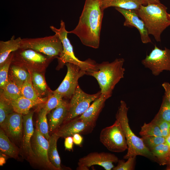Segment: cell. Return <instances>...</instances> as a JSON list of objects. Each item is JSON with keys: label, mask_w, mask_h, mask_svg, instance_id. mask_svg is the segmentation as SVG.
Returning <instances> with one entry per match:
<instances>
[{"label": "cell", "mask_w": 170, "mask_h": 170, "mask_svg": "<svg viewBox=\"0 0 170 170\" xmlns=\"http://www.w3.org/2000/svg\"><path fill=\"white\" fill-rule=\"evenodd\" d=\"M10 67L8 79L14 82L21 89L23 84L30 75V73L24 67L17 65L13 64Z\"/></svg>", "instance_id": "cb8c5ba5"}, {"label": "cell", "mask_w": 170, "mask_h": 170, "mask_svg": "<svg viewBox=\"0 0 170 170\" xmlns=\"http://www.w3.org/2000/svg\"><path fill=\"white\" fill-rule=\"evenodd\" d=\"M124 62L123 58H119L111 62H104L97 64V70L88 74L96 79L101 94L110 97L111 96L116 85L124 77Z\"/></svg>", "instance_id": "277c9868"}, {"label": "cell", "mask_w": 170, "mask_h": 170, "mask_svg": "<svg viewBox=\"0 0 170 170\" xmlns=\"http://www.w3.org/2000/svg\"><path fill=\"white\" fill-rule=\"evenodd\" d=\"M0 149L5 154L13 158L16 157L19 153L17 148L11 142L2 128L0 130Z\"/></svg>", "instance_id": "484cf974"}, {"label": "cell", "mask_w": 170, "mask_h": 170, "mask_svg": "<svg viewBox=\"0 0 170 170\" xmlns=\"http://www.w3.org/2000/svg\"><path fill=\"white\" fill-rule=\"evenodd\" d=\"M63 97L58 93H52L49 95L43 107L47 111L48 113L57 107L63 100Z\"/></svg>", "instance_id": "836d02e7"}, {"label": "cell", "mask_w": 170, "mask_h": 170, "mask_svg": "<svg viewBox=\"0 0 170 170\" xmlns=\"http://www.w3.org/2000/svg\"><path fill=\"white\" fill-rule=\"evenodd\" d=\"M145 5H147L149 4L160 3L159 0H144Z\"/></svg>", "instance_id": "b9f144b4"}, {"label": "cell", "mask_w": 170, "mask_h": 170, "mask_svg": "<svg viewBox=\"0 0 170 170\" xmlns=\"http://www.w3.org/2000/svg\"><path fill=\"white\" fill-rule=\"evenodd\" d=\"M115 9L124 16L125 19L124 26L136 28L139 31L141 40L143 43L145 44L151 42L145 25L144 21L139 17L137 10L118 8H115Z\"/></svg>", "instance_id": "9a60e30c"}, {"label": "cell", "mask_w": 170, "mask_h": 170, "mask_svg": "<svg viewBox=\"0 0 170 170\" xmlns=\"http://www.w3.org/2000/svg\"><path fill=\"white\" fill-rule=\"evenodd\" d=\"M150 151L157 159L158 164L162 165H167L169 157L170 149L166 142L156 146Z\"/></svg>", "instance_id": "4316f807"}, {"label": "cell", "mask_w": 170, "mask_h": 170, "mask_svg": "<svg viewBox=\"0 0 170 170\" xmlns=\"http://www.w3.org/2000/svg\"><path fill=\"white\" fill-rule=\"evenodd\" d=\"M167 10L165 6L158 3L141 5L137 10L149 35H152L157 42L161 41L162 33L170 26V17Z\"/></svg>", "instance_id": "7a4b0ae2"}, {"label": "cell", "mask_w": 170, "mask_h": 170, "mask_svg": "<svg viewBox=\"0 0 170 170\" xmlns=\"http://www.w3.org/2000/svg\"><path fill=\"white\" fill-rule=\"evenodd\" d=\"M141 63L155 76L159 75L164 70L170 71V50L166 47L163 50L161 49L155 45Z\"/></svg>", "instance_id": "30bf717a"}, {"label": "cell", "mask_w": 170, "mask_h": 170, "mask_svg": "<svg viewBox=\"0 0 170 170\" xmlns=\"http://www.w3.org/2000/svg\"><path fill=\"white\" fill-rule=\"evenodd\" d=\"M128 110L126 102L121 100L116 116V119L119 122L124 132L128 146V151L124 159L141 156L158 163L157 159L145 146L141 138L136 135L131 129L128 117Z\"/></svg>", "instance_id": "3957f363"}, {"label": "cell", "mask_w": 170, "mask_h": 170, "mask_svg": "<svg viewBox=\"0 0 170 170\" xmlns=\"http://www.w3.org/2000/svg\"><path fill=\"white\" fill-rule=\"evenodd\" d=\"M48 97L42 98L36 100L27 99L21 96L17 99L10 101L14 111L25 115L28 114L30 109L34 106L41 103H45Z\"/></svg>", "instance_id": "44dd1931"}, {"label": "cell", "mask_w": 170, "mask_h": 170, "mask_svg": "<svg viewBox=\"0 0 170 170\" xmlns=\"http://www.w3.org/2000/svg\"><path fill=\"white\" fill-rule=\"evenodd\" d=\"M141 139L145 146L150 150L156 146L166 142V138L163 136H143Z\"/></svg>", "instance_id": "d590c367"}, {"label": "cell", "mask_w": 170, "mask_h": 170, "mask_svg": "<svg viewBox=\"0 0 170 170\" xmlns=\"http://www.w3.org/2000/svg\"><path fill=\"white\" fill-rule=\"evenodd\" d=\"M72 137L74 144L79 146L82 145L83 140V138L81 134L76 133L74 134Z\"/></svg>", "instance_id": "60d3db41"}, {"label": "cell", "mask_w": 170, "mask_h": 170, "mask_svg": "<svg viewBox=\"0 0 170 170\" xmlns=\"http://www.w3.org/2000/svg\"><path fill=\"white\" fill-rule=\"evenodd\" d=\"M66 74L60 84L52 92L58 93L63 98L71 99L78 85L79 79L87 72L78 65L71 63H67Z\"/></svg>", "instance_id": "8fae6325"}, {"label": "cell", "mask_w": 170, "mask_h": 170, "mask_svg": "<svg viewBox=\"0 0 170 170\" xmlns=\"http://www.w3.org/2000/svg\"><path fill=\"white\" fill-rule=\"evenodd\" d=\"M155 117L170 122V104L164 96L160 110Z\"/></svg>", "instance_id": "e575fe53"}, {"label": "cell", "mask_w": 170, "mask_h": 170, "mask_svg": "<svg viewBox=\"0 0 170 170\" xmlns=\"http://www.w3.org/2000/svg\"><path fill=\"white\" fill-rule=\"evenodd\" d=\"M20 48L32 49L54 59L61 55L63 46L58 36L55 34L44 37L22 39Z\"/></svg>", "instance_id": "8992f818"}, {"label": "cell", "mask_w": 170, "mask_h": 170, "mask_svg": "<svg viewBox=\"0 0 170 170\" xmlns=\"http://www.w3.org/2000/svg\"><path fill=\"white\" fill-rule=\"evenodd\" d=\"M29 71L31 74L32 85L37 94L40 98L46 97L49 94V90L42 72Z\"/></svg>", "instance_id": "603a6c76"}, {"label": "cell", "mask_w": 170, "mask_h": 170, "mask_svg": "<svg viewBox=\"0 0 170 170\" xmlns=\"http://www.w3.org/2000/svg\"><path fill=\"white\" fill-rule=\"evenodd\" d=\"M0 93L7 99L12 101L15 100L22 96L21 89L13 81H8Z\"/></svg>", "instance_id": "83f0119b"}, {"label": "cell", "mask_w": 170, "mask_h": 170, "mask_svg": "<svg viewBox=\"0 0 170 170\" xmlns=\"http://www.w3.org/2000/svg\"><path fill=\"white\" fill-rule=\"evenodd\" d=\"M162 86L165 90L164 96L170 104V84L168 82H164Z\"/></svg>", "instance_id": "ab89813d"}, {"label": "cell", "mask_w": 170, "mask_h": 170, "mask_svg": "<svg viewBox=\"0 0 170 170\" xmlns=\"http://www.w3.org/2000/svg\"><path fill=\"white\" fill-rule=\"evenodd\" d=\"M60 138L55 132L50 136L48 139V157L51 163L57 170L61 169L60 159L57 146V141Z\"/></svg>", "instance_id": "d4e9b609"}, {"label": "cell", "mask_w": 170, "mask_h": 170, "mask_svg": "<svg viewBox=\"0 0 170 170\" xmlns=\"http://www.w3.org/2000/svg\"><path fill=\"white\" fill-rule=\"evenodd\" d=\"M13 52L10 54L4 63L0 66V90L3 89L8 81V72L12 60Z\"/></svg>", "instance_id": "4dcf8cb0"}, {"label": "cell", "mask_w": 170, "mask_h": 170, "mask_svg": "<svg viewBox=\"0 0 170 170\" xmlns=\"http://www.w3.org/2000/svg\"><path fill=\"white\" fill-rule=\"evenodd\" d=\"M99 140L108 150L112 152H122L128 148L124 132L116 119L112 125L101 130Z\"/></svg>", "instance_id": "ba28073f"}, {"label": "cell", "mask_w": 170, "mask_h": 170, "mask_svg": "<svg viewBox=\"0 0 170 170\" xmlns=\"http://www.w3.org/2000/svg\"><path fill=\"white\" fill-rule=\"evenodd\" d=\"M103 11L100 0H85L77 25L68 33L76 35L87 46L98 48Z\"/></svg>", "instance_id": "6da1fadb"}, {"label": "cell", "mask_w": 170, "mask_h": 170, "mask_svg": "<svg viewBox=\"0 0 170 170\" xmlns=\"http://www.w3.org/2000/svg\"><path fill=\"white\" fill-rule=\"evenodd\" d=\"M139 134L142 137L163 136L159 128L151 121L148 123H144L141 127Z\"/></svg>", "instance_id": "d6a6232c"}, {"label": "cell", "mask_w": 170, "mask_h": 170, "mask_svg": "<svg viewBox=\"0 0 170 170\" xmlns=\"http://www.w3.org/2000/svg\"><path fill=\"white\" fill-rule=\"evenodd\" d=\"M166 170H170V164H167L166 168Z\"/></svg>", "instance_id": "ee69618b"}, {"label": "cell", "mask_w": 170, "mask_h": 170, "mask_svg": "<svg viewBox=\"0 0 170 170\" xmlns=\"http://www.w3.org/2000/svg\"><path fill=\"white\" fill-rule=\"evenodd\" d=\"M0 126L8 136L15 140H20L23 129V115L14 111L8 116Z\"/></svg>", "instance_id": "2e32d148"}, {"label": "cell", "mask_w": 170, "mask_h": 170, "mask_svg": "<svg viewBox=\"0 0 170 170\" xmlns=\"http://www.w3.org/2000/svg\"><path fill=\"white\" fill-rule=\"evenodd\" d=\"M166 142L168 145L170 149L169 157H170V134L166 138Z\"/></svg>", "instance_id": "7bdbcfd3"}, {"label": "cell", "mask_w": 170, "mask_h": 170, "mask_svg": "<svg viewBox=\"0 0 170 170\" xmlns=\"http://www.w3.org/2000/svg\"><path fill=\"white\" fill-rule=\"evenodd\" d=\"M168 15H169V16L170 17V14H168Z\"/></svg>", "instance_id": "bcb514c9"}, {"label": "cell", "mask_w": 170, "mask_h": 170, "mask_svg": "<svg viewBox=\"0 0 170 170\" xmlns=\"http://www.w3.org/2000/svg\"><path fill=\"white\" fill-rule=\"evenodd\" d=\"M101 94L100 91L94 94H88L78 85L69 103L68 113L64 122H68L82 114L88 108L91 103Z\"/></svg>", "instance_id": "9c48e42d"}, {"label": "cell", "mask_w": 170, "mask_h": 170, "mask_svg": "<svg viewBox=\"0 0 170 170\" xmlns=\"http://www.w3.org/2000/svg\"><path fill=\"white\" fill-rule=\"evenodd\" d=\"M136 156L128 158L125 162L123 160H119L116 166H114L113 170H133L134 169Z\"/></svg>", "instance_id": "8d00e7d4"}, {"label": "cell", "mask_w": 170, "mask_h": 170, "mask_svg": "<svg viewBox=\"0 0 170 170\" xmlns=\"http://www.w3.org/2000/svg\"><path fill=\"white\" fill-rule=\"evenodd\" d=\"M48 113L47 111L43 107L39 111L37 123L40 132L48 140L50 136L49 134V126L46 116Z\"/></svg>", "instance_id": "f1b7e54d"}, {"label": "cell", "mask_w": 170, "mask_h": 170, "mask_svg": "<svg viewBox=\"0 0 170 170\" xmlns=\"http://www.w3.org/2000/svg\"><path fill=\"white\" fill-rule=\"evenodd\" d=\"M118 160L116 156L110 153L93 152L80 158L78 165L89 167L98 165L105 170H111L114 167L113 163L117 162Z\"/></svg>", "instance_id": "4fadbf2b"}, {"label": "cell", "mask_w": 170, "mask_h": 170, "mask_svg": "<svg viewBox=\"0 0 170 170\" xmlns=\"http://www.w3.org/2000/svg\"><path fill=\"white\" fill-rule=\"evenodd\" d=\"M151 122L158 126L163 137L166 138L170 134V122L160 119L155 117Z\"/></svg>", "instance_id": "74e56055"}, {"label": "cell", "mask_w": 170, "mask_h": 170, "mask_svg": "<svg viewBox=\"0 0 170 170\" xmlns=\"http://www.w3.org/2000/svg\"><path fill=\"white\" fill-rule=\"evenodd\" d=\"M64 146L65 150H71L73 149L74 142L72 136L65 138Z\"/></svg>", "instance_id": "f35d334b"}, {"label": "cell", "mask_w": 170, "mask_h": 170, "mask_svg": "<svg viewBox=\"0 0 170 170\" xmlns=\"http://www.w3.org/2000/svg\"><path fill=\"white\" fill-rule=\"evenodd\" d=\"M53 59L32 49L20 48L13 52L11 63L29 71L42 72Z\"/></svg>", "instance_id": "52a82bcc"}, {"label": "cell", "mask_w": 170, "mask_h": 170, "mask_svg": "<svg viewBox=\"0 0 170 170\" xmlns=\"http://www.w3.org/2000/svg\"><path fill=\"white\" fill-rule=\"evenodd\" d=\"M33 111L23 115V135L22 139L23 147L26 154L31 158L34 159V155L31 144V139L33 135L34 130L32 118Z\"/></svg>", "instance_id": "e0dca14e"}, {"label": "cell", "mask_w": 170, "mask_h": 170, "mask_svg": "<svg viewBox=\"0 0 170 170\" xmlns=\"http://www.w3.org/2000/svg\"><path fill=\"white\" fill-rule=\"evenodd\" d=\"M21 91L22 96L30 99L36 100L42 98L38 96L33 87L31 74L23 84Z\"/></svg>", "instance_id": "f546056e"}, {"label": "cell", "mask_w": 170, "mask_h": 170, "mask_svg": "<svg viewBox=\"0 0 170 170\" xmlns=\"http://www.w3.org/2000/svg\"><path fill=\"white\" fill-rule=\"evenodd\" d=\"M68 106L69 103L63 99L60 104L52 110L49 118L50 132L56 131L64 122L67 115Z\"/></svg>", "instance_id": "d6986e66"}, {"label": "cell", "mask_w": 170, "mask_h": 170, "mask_svg": "<svg viewBox=\"0 0 170 170\" xmlns=\"http://www.w3.org/2000/svg\"><path fill=\"white\" fill-rule=\"evenodd\" d=\"M55 132L60 137L72 136L74 134L91 133L95 126L82 120L79 116L65 123Z\"/></svg>", "instance_id": "5bb4252c"}, {"label": "cell", "mask_w": 170, "mask_h": 170, "mask_svg": "<svg viewBox=\"0 0 170 170\" xmlns=\"http://www.w3.org/2000/svg\"><path fill=\"white\" fill-rule=\"evenodd\" d=\"M22 39L19 37L15 39L13 36L8 41H0V66L7 60L10 54L20 48Z\"/></svg>", "instance_id": "7402d4cb"}, {"label": "cell", "mask_w": 170, "mask_h": 170, "mask_svg": "<svg viewBox=\"0 0 170 170\" xmlns=\"http://www.w3.org/2000/svg\"><path fill=\"white\" fill-rule=\"evenodd\" d=\"M110 97L108 96L101 94L79 117L95 126L96 122L105 105V102Z\"/></svg>", "instance_id": "ac0fdd59"}, {"label": "cell", "mask_w": 170, "mask_h": 170, "mask_svg": "<svg viewBox=\"0 0 170 170\" xmlns=\"http://www.w3.org/2000/svg\"><path fill=\"white\" fill-rule=\"evenodd\" d=\"M14 112L9 100L6 98L0 93V125H1L8 116Z\"/></svg>", "instance_id": "1f68e13d"}, {"label": "cell", "mask_w": 170, "mask_h": 170, "mask_svg": "<svg viewBox=\"0 0 170 170\" xmlns=\"http://www.w3.org/2000/svg\"><path fill=\"white\" fill-rule=\"evenodd\" d=\"M167 164H170V157H169L168 159L167 165Z\"/></svg>", "instance_id": "f6af8a7d"}, {"label": "cell", "mask_w": 170, "mask_h": 170, "mask_svg": "<svg viewBox=\"0 0 170 170\" xmlns=\"http://www.w3.org/2000/svg\"><path fill=\"white\" fill-rule=\"evenodd\" d=\"M50 29L59 37L63 46V51L57 58L59 68L67 63L77 65L87 72V75L97 70V64L90 59L82 61L76 58L74 53L73 47L67 37L68 31L65 29V22L61 20L60 27L58 29L53 26H50Z\"/></svg>", "instance_id": "5b68a950"}, {"label": "cell", "mask_w": 170, "mask_h": 170, "mask_svg": "<svg viewBox=\"0 0 170 170\" xmlns=\"http://www.w3.org/2000/svg\"><path fill=\"white\" fill-rule=\"evenodd\" d=\"M31 142L34 158L42 165L52 169L57 170L50 162L48 156V140L40 132L37 124Z\"/></svg>", "instance_id": "7c38bea8"}, {"label": "cell", "mask_w": 170, "mask_h": 170, "mask_svg": "<svg viewBox=\"0 0 170 170\" xmlns=\"http://www.w3.org/2000/svg\"><path fill=\"white\" fill-rule=\"evenodd\" d=\"M100 3L103 10L111 7L137 10L141 5H145L144 0H100Z\"/></svg>", "instance_id": "ffe728a7"}]
</instances>
